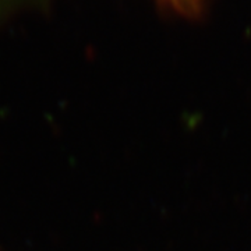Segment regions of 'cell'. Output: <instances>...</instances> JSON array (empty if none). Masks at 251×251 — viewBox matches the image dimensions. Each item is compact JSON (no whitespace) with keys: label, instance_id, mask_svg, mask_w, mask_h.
I'll return each mask as SVG.
<instances>
[{"label":"cell","instance_id":"cell-1","mask_svg":"<svg viewBox=\"0 0 251 251\" xmlns=\"http://www.w3.org/2000/svg\"><path fill=\"white\" fill-rule=\"evenodd\" d=\"M179 1H188V0H179Z\"/></svg>","mask_w":251,"mask_h":251}]
</instances>
